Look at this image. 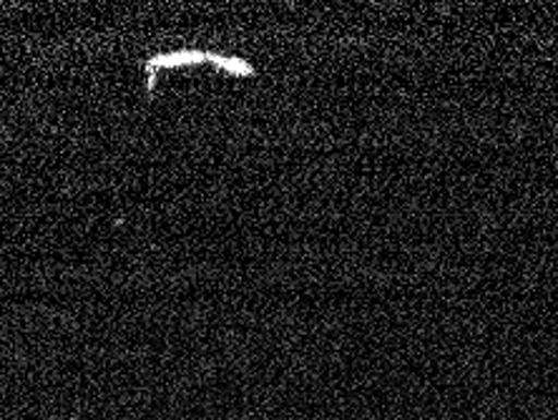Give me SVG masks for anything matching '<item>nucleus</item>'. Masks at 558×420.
<instances>
[{
	"instance_id": "nucleus-1",
	"label": "nucleus",
	"mask_w": 558,
	"mask_h": 420,
	"mask_svg": "<svg viewBox=\"0 0 558 420\" xmlns=\"http://www.w3.org/2000/svg\"><path fill=\"white\" fill-rule=\"evenodd\" d=\"M215 63L217 71H225L227 76L234 79H250L254 76V69L250 61L244 59H234V56H219L211 51H199V48H179V51H169V53H156L144 65L146 73V94H154L156 88V79H159L161 71L167 69H186V65H196V63Z\"/></svg>"
}]
</instances>
